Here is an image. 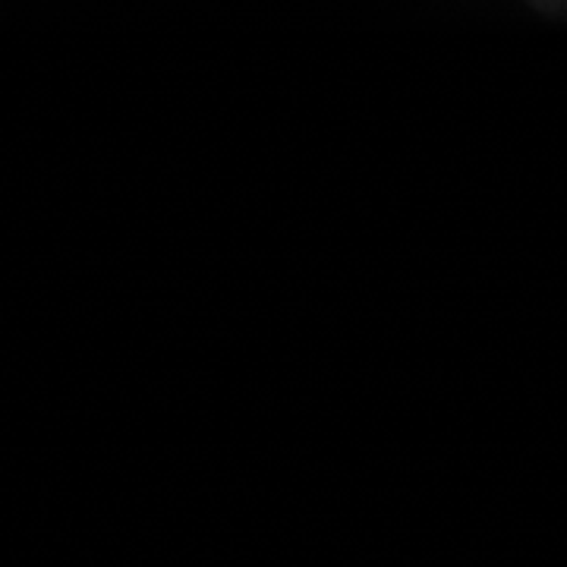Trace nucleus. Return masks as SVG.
Here are the masks:
<instances>
[{
	"label": "nucleus",
	"mask_w": 567,
	"mask_h": 567,
	"mask_svg": "<svg viewBox=\"0 0 567 567\" xmlns=\"http://www.w3.org/2000/svg\"><path fill=\"white\" fill-rule=\"evenodd\" d=\"M543 7H551V10H567V0H536Z\"/></svg>",
	"instance_id": "nucleus-1"
}]
</instances>
